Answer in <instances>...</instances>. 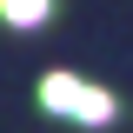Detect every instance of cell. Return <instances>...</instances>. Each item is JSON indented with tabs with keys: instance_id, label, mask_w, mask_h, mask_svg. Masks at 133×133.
I'll return each mask as SVG.
<instances>
[{
	"instance_id": "obj_1",
	"label": "cell",
	"mask_w": 133,
	"mask_h": 133,
	"mask_svg": "<svg viewBox=\"0 0 133 133\" xmlns=\"http://www.w3.org/2000/svg\"><path fill=\"white\" fill-rule=\"evenodd\" d=\"M80 93H87V80H73V73H47V80H40V100H47L53 113H73Z\"/></svg>"
},
{
	"instance_id": "obj_2",
	"label": "cell",
	"mask_w": 133,
	"mask_h": 133,
	"mask_svg": "<svg viewBox=\"0 0 133 133\" xmlns=\"http://www.w3.org/2000/svg\"><path fill=\"white\" fill-rule=\"evenodd\" d=\"M73 120H87V127H107V120H113V93L87 87V93H80V107H73Z\"/></svg>"
},
{
	"instance_id": "obj_3",
	"label": "cell",
	"mask_w": 133,
	"mask_h": 133,
	"mask_svg": "<svg viewBox=\"0 0 133 133\" xmlns=\"http://www.w3.org/2000/svg\"><path fill=\"white\" fill-rule=\"evenodd\" d=\"M0 14L14 20V27H40L47 20V0H0Z\"/></svg>"
}]
</instances>
